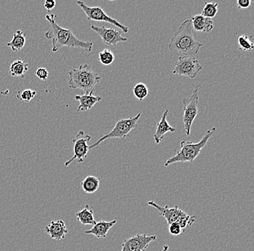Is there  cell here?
I'll return each instance as SVG.
<instances>
[{
	"label": "cell",
	"mask_w": 254,
	"mask_h": 251,
	"mask_svg": "<svg viewBox=\"0 0 254 251\" xmlns=\"http://www.w3.org/2000/svg\"><path fill=\"white\" fill-rule=\"evenodd\" d=\"M190 19L194 31L209 33L213 30L214 23L212 19L207 18L201 15H194Z\"/></svg>",
	"instance_id": "obj_17"
},
{
	"label": "cell",
	"mask_w": 254,
	"mask_h": 251,
	"mask_svg": "<svg viewBox=\"0 0 254 251\" xmlns=\"http://www.w3.org/2000/svg\"><path fill=\"white\" fill-rule=\"evenodd\" d=\"M76 217L84 226L85 225H93V226L97 222L94 218V212H93V209H90L88 204L85 205V207L82 210L76 213Z\"/></svg>",
	"instance_id": "obj_18"
},
{
	"label": "cell",
	"mask_w": 254,
	"mask_h": 251,
	"mask_svg": "<svg viewBox=\"0 0 254 251\" xmlns=\"http://www.w3.org/2000/svg\"><path fill=\"white\" fill-rule=\"evenodd\" d=\"M98 60L100 63L103 65H111L115 60V56L114 53L109 49H103L98 54Z\"/></svg>",
	"instance_id": "obj_24"
},
{
	"label": "cell",
	"mask_w": 254,
	"mask_h": 251,
	"mask_svg": "<svg viewBox=\"0 0 254 251\" xmlns=\"http://www.w3.org/2000/svg\"><path fill=\"white\" fill-rule=\"evenodd\" d=\"M141 115H142V113H139L134 117H130L129 118L122 119V120H119L111 131L100 138L94 144L89 146V149L91 150V149L98 148L101 143L106 140L113 139V138L125 140L129 134L130 132L136 128Z\"/></svg>",
	"instance_id": "obj_6"
},
{
	"label": "cell",
	"mask_w": 254,
	"mask_h": 251,
	"mask_svg": "<svg viewBox=\"0 0 254 251\" xmlns=\"http://www.w3.org/2000/svg\"><path fill=\"white\" fill-rule=\"evenodd\" d=\"M44 6L47 9V11L52 10L55 7L56 1L55 0H47L44 2Z\"/></svg>",
	"instance_id": "obj_30"
},
{
	"label": "cell",
	"mask_w": 254,
	"mask_h": 251,
	"mask_svg": "<svg viewBox=\"0 0 254 251\" xmlns=\"http://www.w3.org/2000/svg\"><path fill=\"white\" fill-rule=\"evenodd\" d=\"M168 230H169V233L171 235H174V236H178L184 233V230H183L182 227L179 225L178 223H173L171 225H168Z\"/></svg>",
	"instance_id": "obj_27"
},
{
	"label": "cell",
	"mask_w": 254,
	"mask_h": 251,
	"mask_svg": "<svg viewBox=\"0 0 254 251\" xmlns=\"http://www.w3.org/2000/svg\"><path fill=\"white\" fill-rule=\"evenodd\" d=\"M29 67L26 62L21 60H17L12 62L9 67V73L12 77H25V75L28 72Z\"/></svg>",
	"instance_id": "obj_19"
},
{
	"label": "cell",
	"mask_w": 254,
	"mask_h": 251,
	"mask_svg": "<svg viewBox=\"0 0 254 251\" xmlns=\"http://www.w3.org/2000/svg\"><path fill=\"white\" fill-rule=\"evenodd\" d=\"M155 235L137 234L125 240L121 251H145L151 243L156 241Z\"/></svg>",
	"instance_id": "obj_11"
},
{
	"label": "cell",
	"mask_w": 254,
	"mask_h": 251,
	"mask_svg": "<svg viewBox=\"0 0 254 251\" xmlns=\"http://www.w3.org/2000/svg\"><path fill=\"white\" fill-rule=\"evenodd\" d=\"M77 3L81 7V9L83 10V12H85L87 20H93V21L106 22V23H110V24L117 27L125 33L128 32V27L122 24L120 22L117 21L115 19L109 16L101 7H89L85 2L82 1H77Z\"/></svg>",
	"instance_id": "obj_9"
},
{
	"label": "cell",
	"mask_w": 254,
	"mask_h": 251,
	"mask_svg": "<svg viewBox=\"0 0 254 251\" xmlns=\"http://www.w3.org/2000/svg\"><path fill=\"white\" fill-rule=\"evenodd\" d=\"M215 131V127L207 130L204 136L201 138V141H198V143H193L192 141H182L181 149L177 151L176 155L168 159L165 162L164 166L167 167L170 166L173 164L177 163V162L193 163L199 155L201 151L205 147L208 141L213 136Z\"/></svg>",
	"instance_id": "obj_4"
},
{
	"label": "cell",
	"mask_w": 254,
	"mask_h": 251,
	"mask_svg": "<svg viewBox=\"0 0 254 251\" xmlns=\"http://www.w3.org/2000/svg\"><path fill=\"white\" fill-rule=\"evenodd\" d=\"M91 138V136L90 135L85 134L83 130H79L75 137L72 139L73 144H74L73 145L74 154L71 159L65 162V167L69 166L74 160H78L79 163H83L84 160L87 158V154L90 151L88 142Z\"/></svg>",
	"instance_id": "obj_10"
},
{
	"label": "cell",
	"mask_w": 254,
	"mask_h": 251,
	"mask_svg": "<svg viewBox=\"0 0 254 251\" xmlns=\"http://www.w3.org/2000/svg\"><path fill=\"white\" fill-rule=\"evenodd\" d=\"M147 203L149 206L155 208V209L158 211L159 215L162 216L166 219L168 225L173 223L179 224L184 231L187 227L191 226L197 219L196 216L190 215L187 213L184 212L178 206H175L173 208H169L168 205L161 206L152 201H148Z\"/></svg>",
	"instance_id": "obj_5"
},
{
	"label": "cell",
	"mask_w": 254,
	"mask_h": 251,
	"mask_svg": "<svg viewBox=\"0 0 254 251\" xmlns=\"http://www.w3.org/2000/svg\"><path fill=\"white\" fill-rule=\"evenodd\" d=\"M217 12H218V3L207 2L204 5L201 15L207 18L212 19L216 16Z\"/></svg>",
	"instance_id": "obj_23"
},
{
	"label": "cell",
	"mask_w": 254,
	"mask_h": 251,
	"mask_svg": "<svg viewBox=\"0 0 254 251\" xmlns=\"http://www.w3.org/2000/svg\"><path fill=\"white\" fill-rule=\"evenodd\" d=\"M117 221L115 219L110 221V222L100 221V222H96V224L93 225L90 230L85 231V234L94 235L98 239L106 238L109 230L117 224Z\"/></svg>",
	"instance_id": "obj_16"
},
{
	"label": "cell",
	"mask_w": 254,
	"mask_h": 251,
	"mask_svg": "<svg viewBox=\"0 0 254 251\" xmlns=\"http://www.w3.org/2000/svg\"><path fill=\"white\" fill-rule=\"evenodd\" d=\"M251 0H238L237 7L238 9H246L250 7Z\"/></svg>",
	"instance_id": "obj_29"
},
{
	"label": "cell",
	"mask_w": 254,
	"mask_h": 251,
	"mask_svg": "<svg viewBox=\"0 0 254 251\" xmlns=\"http://www.w3.org/2000/svg\"><path fill=\"white\" fill-rule=\"evenodd\" d=\"M201 85L198 84L194 87L192 90L191 95L190 98L183 100V122H184V131L187 136H190V129H191L192 125L194 121L195 118L198 114V90H199Z\"/></svg>",
	"instance_id": "obj_7"
},
{
	"label": "cell",
	"mask_w": 254,
	"mask_h": 251,
	"mask_svg": "<svg viewBox=\"0 0 254 251\" xmlns=\"http://www.w3.org/2000/svg\"><path fill=\"white\" fill-rule=\"evenodd\" d=\"M169 250V246L168 245H164L163 246V250L161 251H168Z\"/></svg>",
	"instance_id": "obj_31"
},
{
	"label": "cell",
	"mask_w": 254,
	"mask_h": 251,
	"mask_svg": "<svg viewBox=\"0 0 254 251\" xmlns=\"http://www.w3.org/2000/svg\"><path fill=\"white\" fill-rule=\"evenodd\" d=\"M133 93L137 99H139V101H143L148 95V88L145 84L143 83H139V84H136L133 88Z\"/></svg>",
	"instance_id": "obj_25"
},
{
	"label": "cell",
	"mask_w": 254,
	"mask_h": 251,
	"mask_svg": "<svg viewBox=\"0 0 254 251\" xmlns=\"http://www.w3.org/2000/svg\"><path fill=\"white\" fill-rule=\"evenodd\" d=\"M44 233L49 235L50 238L56 241H62L66 238L68 230L66 224L62 219L60 220H52L49 225L46 227Z\"/></svg>",
	"instance_id": "obj_13"
},
{
	"label": "cell",
	"mask_w": 254,
	"mask_h": 251,
	"mask_svg": "<svg viewBox=\"0 0 254 251\" xmlns=\"http://www.w3.org/2000/svg\"><path fill=\"white\" fill-rule=\"evenodd\" d=\"M94 91L90 92L88 94L77 95L74 96L76 101H79L77 111L79 112H87L90 110L97 104L102 100L101 96H95L93 95Z\"/></svg>",
	"instance_id": "obj_15"
},
{
	"label": "cell",
	"mask_w": 254,
	"mask_h": 251,
	"mask_svg": "<svg viewBox=\"0 0 254 251\" xmlns=\"http://www.w3.org/2000/svg\"><path fill=\"white\" fill-rule=\"evenodd\" d=\"M36 95V90L32 89H25L22 91L17 92V97L20 101L25 103H29L34 98Z\"/></svg>",
	"instance_id": "obj_26"
},
{
	"label": "cell",
	"mask_w": 254,
	"mask_h": 251,
	"mask_svg": "<svg viewBox=\"0 0 254 251\" xmlns=\"http://www.w3.org/2000/svg\"><path fill=\"white\" fill-rule=\"evenodd\" d=\"M26 42L25 33L21 30H17L13 34L12 40L8 42L7 47L11 48L13 52L21 50Z\"/></svg>",
	"instance_id": "obj_21"
},
{
	"label": "cell",
	"mask_w": 254,
	"mask_h": 251,
	"mask_svg": "<svg viewBox=\"0 0 254 251\" xmlns=\"http://www.w3.org/2000/svg\"><path fill=\"white\" fill-rule=\"evenodd\" d=\"M169 110L166 109L163 112L160 121L158 122L156 126V131L154 134V140H155V144L158 145L162 141H163L164 136L168 133H175L176 131V128L171 126L167 120V116H168Z\"/></svg>",
	"instance_id": "obj_14"
},
{
	"label": "cell",
	"mask_w": 254,
	"mask_h": 251,
	"mask_svg": "<svg viewBox=\"0 0 254 251\" xmlns=\"http://www.w3.org/2000/svg\"><path fill=\"white\" fill-rule=\"evenodd\" d=\"M36 76L41 81H47L49 78V71L44 68H38L36 72Z\"/></svg>",
	"instance_id": "obj_28"
},
{
	"label": "cell",
	"mask_w": 254,
	"mask_h": 251,
	"mask_svg": "<svg viewBox=\"0 0 254 251\" xmlns=\"http://www.w3.org/2000/svg\"><path fill=\"white\" fill-rule=\"evenodd\" d=\"M69 76L68 85L71 89H80L85 94L94 91L95 85L101 81L98 73L93 72L88 64L81 65L78 68L67 73Z\"/></svg>",
	"instance_id": "obj_3"
},
{
	"label": "cell",
	"mask_w": 254,
	"mask_h": 251,
	"mask_svg": "<svg viewBox=\"0 0 254 251\" xmlns=\"http://www.w3.org/2000/svg\"><path fill=\"white\" fill-rule=\"evenodd\" d=\"M49 22L50 29L45 33V37L52 41V52H58L62 47L82 49L87 52H91L93 43L77 39L70 29L62 28L55 21V14H49L45 16Z\"/></svg>",
	"instance_id": "obj_1"
},
{
	"label": "cell",
	"mask_w": 254,
	"mask_h": 251,
	"mask_svg": "<svg viewBox=\"0 0 254 251\" xmlns=\"http://www.w3.org/2000/svg\"><path fill=\"white\" fill-rule=\"evenodd\" d=\"M90 28L101 36L103 42L106 45L116 47L119 43L127 42L128 41V39L122 36V33L114 28L98 27L93 25Z\"/></svg>",
	"instance_id": "obj_12"
},
{
	"label": "cell",
	"mask_w": 254,
	"mask_h": 251,
	"mask_svg": "<svg viewBox=\"0 0 254 251\" xmlns=\"http://www.w3.org/2000/svg\"><path fill=\"white\" fill-rule=\"evenodd\" d=\"M81 187L85 193L88 194L94 193L99 188L100 178L95 176H87L81 182Z\"/></svg>",
	"instance_id": "obj_20"
},
{
	"label": "cell",
	"mask_w": 254,
	"mask_h": 251,
	"mask_svg": "<svg viewBox=\"0 0 254 251\" xmlns=\"http://www.w3.org/2000/svg\"><path fill=\"white\" fill-rule=\"evenodd\" d=\"M238 45L240 50L243 52H252L254 49L253 36L244 34L238 38Z\"/></svg>",
	"instance_id": "obj_22"
},
{
	"label": "cell",
	"mask_w": 254,
	"mask_h": 251,
	"mask_svg": "<svg viewBox=\"0 0 254 251\" xmlns=\"http://www.w3.org/2000/svg\"><path fill=\"white\" fill-rule=\"evenodd\" d=\"M202 69V65L194 57L180 56L175 63L173 74L193 79Z\"/></svg>",
	"instance_id": "obj_8"
},
{
	"label": "cell",
	"mask_w": 254,
	"mask_h": 251,
	"mask_svg": "<svg viewBox=\"0 0 254 251\" xmlns=\"http://www.w3.org/2000/svg\"><path fill=\"white\" fill-rule=\"evenodd\" d=\"M203 44L196 39L190 19L184 20L174 33L168 44V49L182 56L190 57L197 55Z\"/></svg>",
	"instance_id": "obj_2"
}]
</instances>
